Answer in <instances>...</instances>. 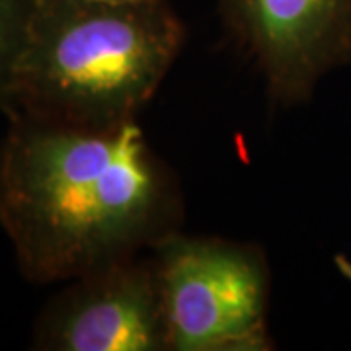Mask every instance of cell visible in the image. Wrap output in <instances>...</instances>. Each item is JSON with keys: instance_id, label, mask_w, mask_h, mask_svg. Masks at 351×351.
<instances>
[{"instance_id": "cell-5", "label": "cell", "mask_w": 351, "mask_h": 351, "mask_svg": "<svg viewBox=\"0 0 351 351\" xmlns=\"http://www.w3.org/2000/svg\"><path fill=\"white\" fill-rule=\"evenodd\" d=\"M32 348L41 351H168L151 252L64 281L39 313Z\"/></svg>"}, {"instance_id": "cell-6", "label": "cell", "mask_w": 351, "mask_h": 351, "mask_svg": "<svg viewBox=\"0 0 351 351\" xmlns=\"http://www.w3.org/2000/svg\"><path fill=\"white\" fill-rule=\"evenodd\" d=\"M34 0H0V106L4 104L22 57Z\"/></svg>"}, {"instance_id": "cell-1", "label": "cell", "mask_w": 351, "mask_h": 351, "mask_svg": "<svg viewBox=\"0 0 351 351\" xmlns=\"http://www.w3.org/2000/svg\"><path fill=\"white\" fill-rule=\"evenodd\" d=\"M184 193L138 121L78 129L8 117L0 226L32 283H64L182 230Z\"/></svg>"}, {"instance_id": "cell-2", "label": "cell", "mask_w": 351, "mask_h": 351, "mask_svg": "<svg viewBox=\"0 0 351 351\" xmlns=\"http://www.w3.org/2000/svg\"><path fill=\"white\" fill-rule=\"evenodd\" d=\"M184 41L186 27L170 0H34L0 110L78 129L138 121Z\"/></svg>"}, {"instance_id": "cell-3", "label": "cell", "mask_w": 351, "mask_h": 351, "mask_svg": "<svg viewBox=\"0 0 351 351\" xmlns=\"http://www.w3.org/2000/svg\"><path fill=\"white\" fill-rule=\"evenodd\" d=\"M151 252L168 351H267L271 269L258 244L182 230Z\"/></svg>"}, {"instance_id": "cell-4", "label": "cell", "mask_w": 351, "mask_h": 351, "mask_svg": "<svg viewBox=\"0 0 351 351\" xmlns=\"http://www.w3.org/2000/svg\"><path fill=\"white\" fill-rule=\"evenodd\" d=\"M217 10L281 108L308 101L351 64V0H217Z\"/></svg>"}]
</instances>
